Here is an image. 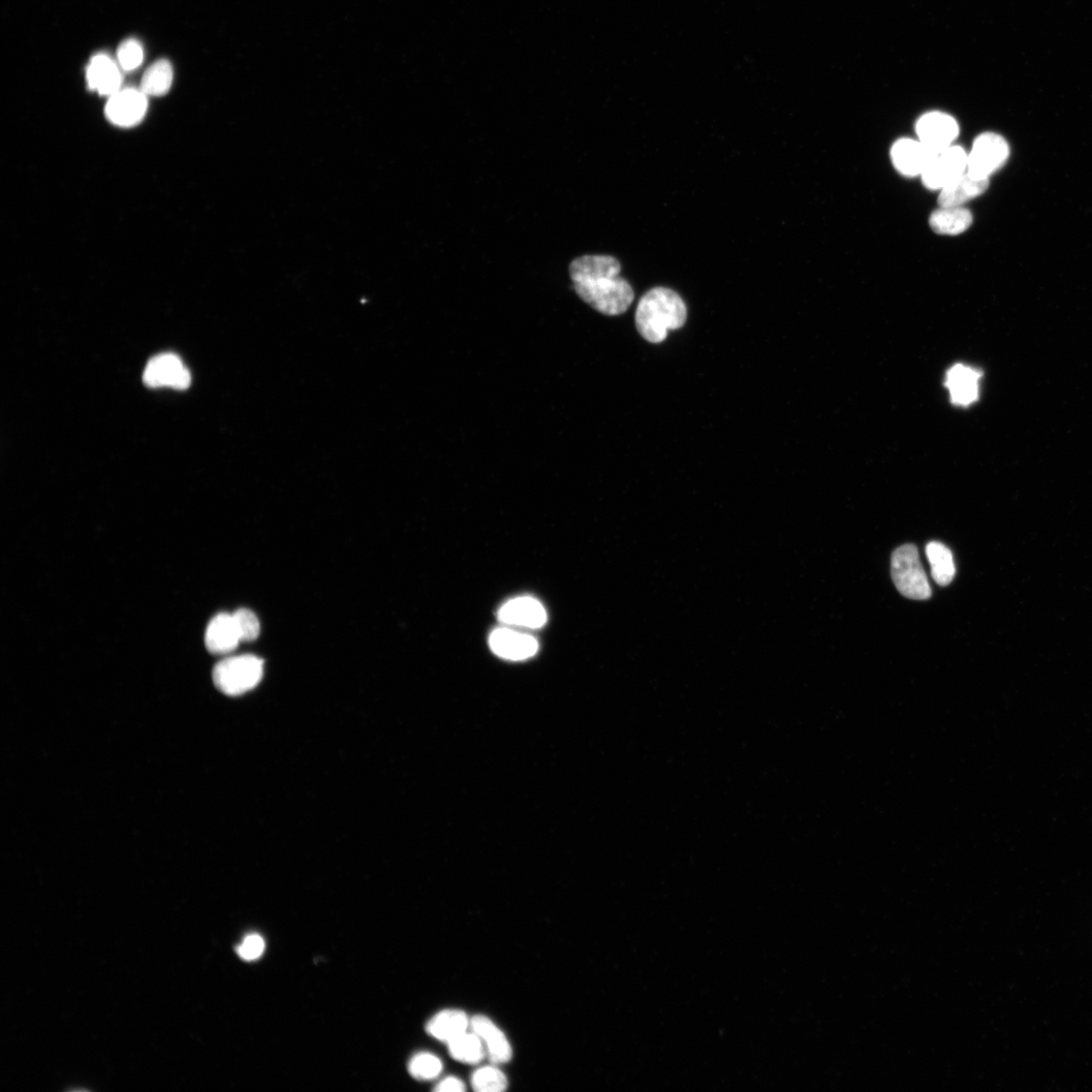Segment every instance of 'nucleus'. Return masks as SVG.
<instances>
[{"mask_svg": "<svg viewBox=\"0 0 1092 1092\" xmlns=\"http://www.w3.org/2000/svg\"><path fill=\"white\" fill-rule=\"evenodd\" d=\"M143 59V48L136 40L124 41L119 47L118 62L119 68L124 71L137 70L142 65Z\"/></svg>", "mask_w": 1092, "mask_h": 1092, "instance_id": "393cba45", "label": "nucleus"}, {"mask_svg": "<svg viewBox=\"0 0 1092 1092\" xmlns=\"http://www.w3.org/2000/svg\"><path fill=\"white\" fill-rule=\"evenodd\" d=\"M926 553L934 582L943 587L948 586L956 574L951 550L941 543L931 542L926 546Z\"/></svg>", "mask_w": 1092, "mask_h": 1092, "instance_id": "aec40b11", "label": "nucleus"}, {"mask_svg": "<svg viewBox=\"0 0 1092 1092\" xmlns=\"http://www.w3.org/2000/svg\"><path fill=\"white\" fill-rule=\"evenodd\" d=\"M119 66L107 54L93 56L86 70V81L91 90L101 96L112 97L120 90Z\"/></svg>", "mask_w": 1092, "mask_h": 1092, "instance_id": "4468645a", "label": "nucleus"}, {"mask_svg": "<svg viewBox=\"0 0 1092 1092\" xmlns=\"http://www.w3.org/2000/svg\"><path fill=\"white\" fill-rule=\"evenodd\" d=\"M1010 156L1009 144L1004 137L995 133H984L974 142L969 155L967 172L976 177L988 178L1002 168Z\"/></svg>", "mask_w": 1092, "mask_h": 1092, "instance_id": "39448f33", "label": "nucleus"}, {"mask_svg": "<svg viewBox=\"0 0 1092 1092\" xmlns=\"http://www.w3.org/2000/svg\"><path fill=\"white\" fill-rule=\"evenodd\" d=\"M265 950V943L261 935L258 933L248 934L243 942L237 947L239 957L245 961L251 962L260 959Z\"/></svg>", "mask_w": 1092, "mask_h": 1092, "instance_id": "bb28decb", "label": "nucleus"}, {"mask_svg": "<svg viewBox=\"0 0 1092 1092\" xmlns=\"http://www.w3.org/2000/svg\"><path fill=\"white\" fill-rule=\"evenodd\" d=\"M982 372L965 364H955L947 372L946 387L952 403L967 407L979 398Z\"/></svg>", "mask_w": 1092, "mask_h": 1092, "instance_id": "f8f14e48", "label": "nucleus"}, {"mask_svg": "<svg viewBox=\"0 0 1092 1092\" xmlns=\"http://www.w3.org/2000/svg\"><path fill=\"white\" fill-rule=\"evenodd\" d=\"M241 641L233 614H217L209 623L205 643L210 652L227 654L233 651Z\"/></svg>", "mask_w": 1092, "mask_h": 1092, "instance_id": "dca6fc26", "label": "nucleus"}, {"mask_svg": "<svg viewBox=\"0 0 1092 1092\" xmlns=\"http://www.w3.org/2000/svg\"><path fill=\"white\" fill-rule=\"evenodd\" d=\"M472 1085L479 1092H500L506 1090L508 1080L501 1070L494 1067H486L473 1074Z\"/></svg>", "mask_w": 1092, "mask_h": 1092, "instance_id": "5701e85b", "label": "nucleus"}, {"mask_svg": "<svg viewBox=\"0 0 1092 1092\" xmlns=\"http://www.w3.org/2000/svg\"><path fill=\"white\" fill-rule=\"evenodd\" d=\"M938 155L921 141L912 139L897 141L891 150L895 168L907 176L922 175Z\"/></svg>", "mask_w": 1092, "mask_h": 1092, "instance_id": "9d476101", "label": "nucleus"}, {"mask_svg": "<svg viewBox=\"0 0 1092 1092\" xmlns=\"http://www.w3.org/2000/svg\"><path fill=\"white\" fill-rule=\"evenodd\" d=\"M262 676L263 662L252 654L224 659L213 670L215 688L229 696H239L253 690Z\"/></svg>", "mask_w": 1092, "mask_h": 1092, "instance_id": "7ed1b4c3", "label": "nucleus"}, {"mask_svg": "<svg viewBox=\"0 0 1092 1092\" xmlns=\"http://www.w3.org/2000/svg\"><path fill=\"white\" fill-rule=\"evenodd\" d=\"M410 1074L418 1080H431L443 1071L442 1061L430 1053L416 1054L409 1063Z\"/></svg>", "mask_w": 1092, "mask_h": 1092, "instance_id": "b1692460", "label": "nucleus"}, {"mask_svg": "<svg viewBox=\"0 0 1092 1092\" xmlns=\"http://www.w3.org/2000/svg\"><path fill=\"white\" fill-rule=\"evenodd\" d=\"M452 1058L466 1065H478L486 1053L482 1039L473 1033H463L449 1043Z\"/></svg>", "mask_w": 1092, "mask_h": 1092, "instance_id": "4be33fe9", "label": "nucleus"}, {"mask_svg": "<svg viewBox=\"0 0 1092 1092\" xmlns=\"http://www.w3.org/2000/svg\"><path fill=\"white\" fill-rule=\"evenodd\" d=\"M688 320V306L673 290L657 287L645 293L638 306L636 324L641 336L650 343L666 340L670 330H677Z\"/></svg>", "mask_w": 1092, "mask_h": 1092, "instance_id": "f03ea898", "label": "nucleus"}, {"mask_svg": "<svg viewBox=\"0 0 1092 1092\" xmlns=\"http://www.w3.org/2000/svg\"><path fill=\"white\" fill-rule=\"evenodd\" d=\"M147 98L140 89H120L108 101L106 107L107 118L116 126L134 127L146 116Z\"/></svg>", "mask_w": 1092, "mask_h": 1092, "instance_id": "6e6552de", "label": "nucleus"}, {"mask_svg": "<svg viewBox=\"0 0 1092 1092\" xmlns=\"http://www.w3.org/2000/svg\"><path fill=\"white\" fill-rule=\"evenodd\" d=\"M436 1091H464V1083L456 1077H449L444 1079L435 1087Z\"/></svg>", "mask_w": 1092, "mask_h": 1092, "instance_id": "cd10ccee", "label": "nucleus"}, {"mask_svg": "<svg viewBox=\"0 0 1092 1092\" xmlns=\"http://www.w3.org/2000/svg\"><path fill=\"white\" fill-rule=\"evenodd\" d=\"M498 618L508 626L541 629L547 620L546 612L541 602L534 598L522 597L507 602L498 612Z\"/></svg>", "mask_w": 1092, "mask_h": 1092, "instance_id": "ddd939ff", "label": "nucleus"}, {"mask_svg": "<svg viewBox=\"0 0 1092 1092\" xmlns=\"http://www.w3.org/2000/svg\"><path fill=\"white\" fill-rule=\"evenodd\" d=\"M891 574L897 590L904 597L926 600L931 589L914 545L898 547L892 554Z\"/></svg>", "mask_w": 1092, "mask_h": 1092, "instance_id": "20e7f679", "label": "nucleus"}, {"mask_svg": "<svg viewBox=\"0 0 1092 1092\" xmlns=\"http://www.w3.org/2000/svg\"><path fill=\"white\" fill-rule=\"evenodd\" d=\"M570 276L577 295L606 316H619L629 309L635 292L620 276L621 264L610 256H584L570 264Z\"/></svg>", "mask_w": 1092, "mask_h": 1092, "instance_id": "f257e3e1", "label": "nucleus"}, {"mask_svg": "<svg viewBox=\"0 0 1092 1092\" xmlns=\"http://www.w3.org/2000/svg\"><path fill=\"white\" fill-rule=\"evenodd\" d=\"M969 166V155L959 146H951L933 160L922 174L923 182L932 191L943 190L946 185L964 174Z\"/></svg>", "mask_w": 1092, "mask_h": 1092, "instance_id": "0eeeda50", "label": "nucleus"}, {"mask_svg": "<svg viewBox=\"0 0 1092 1092\" xmlns=\"http://www.w3.org/2000/svg\"><path fill=\"white\" fill-rule=\"evenodd\" d=\"M492 650L506 660L522 661L533 657L539 649L538 641L529 635L509 629H499L490 637Z\"/></svg>", "mask_w": 1092, "mask_h": 1092, "instance_id": "9b49d317", "label": "nucleus"}, {"mask_svg": "<svg viewBox=\"0 0 1092 1092\" xmlns=\"http://www.w3.org/2000/svg\"><path fill=\"white\" fill-rule=\"evenodd\" d=\"M472 1031L487 1046V1055L494 1065H504L512 1058V1048L504 1033L489 1018L476 1016L471 1020Z\"/></svg>", "mask_w": 1092, "mask_h": 1092, "instance_id": "2eb2a0df", "label": "nucleus"}, {"mask_svg": "<svg viewBox=\"0 0 1092 1092\" xmlns=\"http://www.w3.org/2000/svg\"><path fill=\"white\" fill-rule=\"evenodd\" d=\"M143 381L150 388L170 387L185 390L190 387L192 377L181 359L171 354L153 357L147 364Z\"/></svg>", "mask_w": 1092, "mask_h": 1092, "instance_id": "423d86ee", "label": "nucleus"}, {"mask_svg": "<svg viewBox=\"0 0 1092 1092\" xmlns=\"http://www.w3.org/2000/svg\"><path fill=\"white\" fill-rule=\"evenodd\" d=\"M920 141L937 154H941L959 135L955 119L947 114L934 112L923 116L917 123Z\"/></svg>", "mask_w": 1092, "mask_h": 1092, "instance_id": "1a4fd4ad", "label": "nucleus"}, {"mask_svg": "<svg viewBox=\"0 0 1092 1092\" xmlns=\"http://www.w3.org/2000/svg\"><path fill=\"white\" fill-rule=\"evenodd\" d=\"M973 222L971 211L962 207L942 208L929 217L930 228L941 235H959L969 230Z\"/></svg>", "mask_w": 1092, "mask_h": 1092, "instance_id": "6ab92c4d", "label": "nucleus"}, {"mask_svg": "<svg viewBox=\"0 0 1092 1092\" xmlns=\"http://www.w3.org/2000/svg\"><path fill=\"white\" fill-rule=\"evenodd\" d=\"M233 616L242 641H252L259 638L261 623L253 611L239 609Z\"/></svg>", "mask_w": 1092, "mask_h": 1092, "instance_id": "a878e982", "label": "nucleus"}, {"mask_svg": "<svg viewBox=\"0 0 1092 1092\" xmlns=\"http://www.w3.org/2000/svg\"><path fill=\"white\" fill-rule=\"evenodd\" d=\"M989 185L988 178H981L965 172L941 190L939 205L942 208L962 207L984 194Z\"/></svg>", "mask_w": 1092, "mask_h": 1092, "instance_id": "f3484780", "label": "nucleus"}, {"mask_svg": "<svg viewBox=\"0 0 1092 1092\" xmlns=\"http://www.w3.org/2000/svg\"><path fill=\"white\" fill-rule=\"evenodd\" d=\"M173 82V70L170 62H155L145 72L140 90L147 97H163L170 90Z\"/></svg>", "mask_w": 1092, "mask_h": 1092, "instance_id": "412c9836", "label": "nucleus"}, {"mask_svg": "<svg viewBox=\"0 0 1092 1092\" xmlns=\"http://www.w3.org/2000/svg\"><path fill=\"white\" fill-rule=\"evenodd\" d=\"M471 1020L457 1010H447L435 1015L427 1023L429 1035L442 1042L450 1043L462 1035L470 1026Z\"/></svg>", "mask_w": 1092, "mask_h": 1092, "instance_id": "a211bd4d", "label": "nucleus"}]
</instances>
